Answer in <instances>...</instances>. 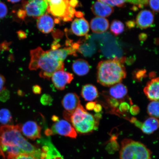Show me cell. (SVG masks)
Returning a JSON list of instances; mask_svg holds the SVG:
<instances>
[{
    "mask_svg": "<svg viewBox=\"0 0 159 159\" xmlns=\"http://www.w3.org/2000/svg\"><path fill=\"white\" fill-rule=\"evenodd\" d=\"M91 11L97 17H109L114 12V8L110 6L97 1L93 4Z\"/></svg>",
    "mask_w": 159,
    "mask_h": 159,
    "instance_id": "cell-15",
    "label": "cell"
},
{
    "mask_svg": "<svg viewBox=\"0 0 159 159\" xmlns=\"http://www.w3.org/2000/svg\"><path fill=\"white\" fill-rule=\"evenodd\" d=\"M8 1L12 3H16L18 2L21 1V0H7Z\"/></svg>",
    "mask_w": 159,
    "mask_h": 159,
    "instance_id": "cell-46",
    "label": "cell"
},
{
    "mask_svg": "<svg viewBox=\"0 0 159 159\" xmlns=\"http://www.w3.org/2000/svg\"><path fill=\"white\" fill-rule=\"evenodd\" d=\"M130 122L134 124L135 126L140 129L142 124V123L140 122L138 119L135 118H132L130 120Z\"/></svg>",
    "mask_w": 159,
    "mask_h": 159,
    "instance_id": "cell-37",
    "label": "cell"
},
{
    "mask_svg": "<svg viewBox=\"0 0 159 159\" xmlns=\"http://www.w3.org/2000/svg\"><path fill=\"white\" fill-rule=\"evenodd\" d=\"M151 9L155 12L159 11V0H148Z\"/></svg>",
    "mask_w": 159,
    "mask_h": 159,
    "instance_id": "cell-31",
    "label": "cell"
},
{
    "mask_svg": "<svg viewBox=\"0 0 159 159\" xmlns=\"http://www.w3.org/2000/svg\"><path fill=\"white\" fill-rule=\"evenodd\" d=\"M97 69V81L104 86H112L120 83L126 75L123 63L117 57L100 61Z\"/></svg>",
    "mask_w": 159,
    "mask_h": 159,
    "instance_id": "cell-3",
    "label": "cell"
},
{
    "mask_svg": "<svg viewBox=\"0 0 159 159\" xmlns=\"http://www.w3.org/2000/svg\"><path fill=\"white\" fill-rule=\"evenodd\" d=\"M71 30L75 34L78 36H81L80 32L79 29L77 19L74 20L71 24Z\"/></svg>",
    "mask_w": 159,
    "mask_h": 159,
    "instance_id": "cell-28",
    "label": "cell"
},
{
    "mask_svg": "<svg viewBox=\"0 0 159 159\" xmlns=\"http://www.w3.org/2000/svg\"><path fill=\"white\" fill-rule=\"evenodd\" d=\"M47 3L48 6L59 4L62 3L64 0H44Z\"/></svg>",
    "mask_w": 159,
    "mask_h": 159,
    "instance_id": "cell-36",
    "label": "cell"
},
{
    "mask_svg": "<svg viewBox=\"0 0 159 159\" xmlns=\"http://www.w3.org/2000/svg\"><path fill=\"white\" fill-rule=\"evenodd\" d=\"M7 12L8 9L7 5L4 3L0 2V19L5 17Z\"/></svg>",
    "mask_w": 159,
    "mask_h": 159,
    "instance_id": "cell-30",
    "label": "cell"
},
{
    "mask_svg": "<svg viewBox=\"0 0 159 159\" xmlns=\"http://www.w3.org/2000/svg\"><path fill=\"white\" fill-rule=\"evenodd\" d=\"M61 104L65 110L63 116L66 120L69 121L71 114L80 105V99L75 93H68L63 97Z\"/></svg>",
    "mask_w": 159,
    "mask_h": 159,
    "instance_id": "cell-8",
    "label": "cell"
},
{
    "mask_svg": "<svg viewBox=\"0 0 159 159\" xmlns=\"http://www.w3.org/2000/svg\"><path fill=\"white\" fill-rule=\"evenodd\" d=\"M75 16L77 17L80 18L83 17V16H84V14L81 11H76L75 13Z\"/></svg>",
    "mask_w": 159,
    "mask_h": 159,
    "instance_id": "cell-45",
    "label": "cell"
},
{
    "mask_svg": "<svg viewBox=\"0 0 159 159\" xmlns=\"http://www.w3.org/2000/svg\"><path fill=\"white\" fill-rule=\"evenodd\" d=\"M98 118L87 112L81 104L71 115L70 122L76 132L87 134L97 130L99 124Z\"/></svg>",
    "mask_w": 159,
    "mask_h": 159,
    "instance_id": "cell-4",
    "label": "cell"
},
{
    "mask_svg": "<svg viewBox=\"0 0 159 159\" xmlns=\"http://www.w3.org/2000/svg\"><path fill=\"white\" fill-rule=\"evenodd\" d=\"M18 17L21 19L24 20L26 15L25 12L23 9H20L17 12Z\"/></svg>",
    "mask_w": 159,
    "mask_h": 159,
    "instance_id": "cell-40",
    "label": "cell"
},
{
    "mask_svg": "<svg viewBox=\"0 0 159 159\" xmlns=\"http://www.w3.org/2000/svg\"><path fill=\"white\" fill-rule=\"evenodd\" d=\"M54 122L51 129L45 130V134L47 136L59 134L73 139L77 138L76 131L68 121L59 119Z\"/></svg>",
    "mask_w": 159,
    "mask_h": 159,
    "instance_id": "cell-6",
    "label": "cell"
},
{
    "mask_svg": "<svg viewBox=\"0 0 159 159\" xmlns=\"http://www.w3.org/2000/svg\"><path fill=\"white\" fill-rule=\"evenodd\" d=\"M33 91L35 94H40L42 92L41 87L39 85H35L33 87Z\"/></svg>",
    "mask_w": 159,
    "mask_h": 159,
    "instance_id": "cell-39",
    "label": "cell"
},
{
    "mask_svg": "<svg viewBox=\"0 0 159 159\" xmlns=\"http://www.w3.org/2000/svg\"><path fill=\"white\" fill-rule=\"evenodd\" d=\"M158 77L153 79L147 83L144 87V92L148 98L152 101H158L159 86Z\"/></svg>",
    "mask_w": 159,
    "mask_h": 159,
    "instance_id": "cell-14",
    "label": "cell"
},
{
    "mask_svg": "<svg viewBox=\"0 0 159 159\" xmlns=\"http://www.w3.org/2000/svg\"><path fill=\"white\" fill-rule=\"evenodd\" d=\"M125 25L122 22L115 20L112 21L110 26V31L115 36L118 35L124 31Z\"/></svg>",
    "mask_w": 159,
    "mask_h": 159,
    "instance_id": "cell-23",
    "label": "cell"
},
{
    "mask_svg": "<svg viewBox=\"0 0 159 159\" xmlns=\"http://www.w3.org/2000/svg\"><path fill=\"white\" fill-rule=\"evenodd\" d=\"M77 19L81 36L87 35L89 31V25L88 21L83 17Z\"/></svg>",
    "mask_w": 159,
    "mask_h": 159,
    "instance_id": "cell-25",
    "label": "cell"
},
{
    "mask_svg": "<svg viewBox=\"0 0 159 159\" xmlns=\"http://www.w3.org/2000/svg\"><path fill=\"white\" fill-rule=\"evenodd\" d=\"M72 68L75 74L81 76L88 74L90 70V66L88 61L84 59H79L73 63Z\"/></svg>",
    "mask_w": 159,
    "mask_h": 159,
    "instance_id": "cell-18",
    "label": "cell"
},
{
    "mask_svg": "<svg viewBox=\"0 0 159 159\" xmlns=\"http://www.w3.org/2000/svg\"><path fill=\"white\" fill-rule=\"evenodd\" d=\"M154 19V16L152 12L148 10H143L137 16V26L141 29L148 28L152 25Z\"/></svg>",
    "mask_w": 159,
    "mask_h": 159,
    "instance_id": "cell-12",
    "label": "cell"
},
{
    "mask_svg": "<svg viewBox=\"0 0 159 159\" xmlns=\"http://www.w3.org/2000/svg\"><path fill=\"white\" fill-rule=\"evenodd\" d=\"M93 110H94L95 112H100L102 110V107L100 104H96V105H95V108Z\"/></svg>",
    "mask_w": 159,
    "mask_h": 159,
    "instance_id": "cell-42",
    "label": "cell"
},
{
    "mask_svg": "<svg viewBox=\"0 0 159 159\" xmlns=\"http://www.w3.org/2000/svg\"><path fill=\"white\" fill-rule=\"evenodd\" d=\"M52 81L55 88L63 90L67 84H70L74 79V75L64 70L56 71L52 76Z\"/></svg>",
    "mask_w": 159,
    "mask_h": 159,
    "instance_id": "cell-9",
    "label": "cell"
},
{
    "mask_svg": "<svg viewBox=\"0 0 159 159\" xmlns=\"http://www.w3.org/2000/svg\"><path fill=\"white\" fill-rule=\"evenodd\" d=\"M81 95L85 100L93 101L96 99L98 95V93L96 87L91 84H87L82 87Z\"/></svg>",
    "mask_w": 159,
    "mask_h": 159,
    "instance_id": "cell-19",
    "label": "cell"
},
{
    "mask_svg": "<svg viewBox=\"0 0 159 159\" xmlns=\"http://www.w3.org/2000/svg\"><path fill=\"white\" fill-rule=\"evenodd\" d=\"M130 107L128 103L126 102H122L119 105L118 112L120 114L124 115L125 113L128 112L130 109Z\"/></svg>",
    "mask_w": 159,
    "mask_h": 159,
    "instance_id": "cell-27",
    "label": "cell"
},
{
    "mask_svg": "<svg viewBox=\"0 0 159 159\" xmlns=\"http://www.w3.org/2000/svg\"><path fill=\"white\" fill-rule=\"evenodd\" d=\"M53 99L50 95L48 94H44L41 96L40 101L43 105H50L52 102Z\"/></svg>",
    "mask_w": 159,
    "mask_h": 159,
    "instance_id": "cell-26",
    "label": "cell"
},
{
    "mask_svg": "<svg viewBox=\"0 0 159 159\" xmlns=\"http://www.w3.org/2000/svg\"><path fill=\"white\" fill-rule=\"evenodd\" d=\"M30 56L29 69L35 70L40 69L39 76L42 78L49 80L56 71L64 70L63 62L53 58L48 51H45L41 47L32 50Z\"/></svg>",
    "mask_w": 159,
    "mask_h": 159,
    "instance_id": "cell-2",
    "label": "cell"
},
{
    "mask_svg": "<svg viewBox=\"0 0 159 159\" xmlns=\"http://www.w3.org/2000/svg\"><path fill=\"white\" fill-rule=\"evenodd\" d=\"M111 7H122L127 3L138 6L139 7L143 8L148 5V0H98Z\"/></svg>",
    "mask_w": 159,
    "mask_h": 159,
    "instance_id": "cell-16",
    "label": "cell"
},
{
    "mask_svg": "<svg viewBox=\"0 0 159 159\" xmlns=\"http://www.w3.org/2000/svg\"><path fill=\"white\" fill-rule=\"evenodd\" d=\"M6 79L2 75L0 74V93L5 89V85Z\"/></svg>",
    "mask_w": 159,
    "mask_h": 159,
    "instance_id": "cell-35",
    "label": "cell"
},
{
    "mask_svg": "<svg viewBox=\"0 0 159 159\" xmlns=\"http://www.w3.org/2000/svg\"><path fill=\"white\" fill-rule=\"evenodd\" d=\"M47 3L44 0H28L24 1L23 9L28 16L38 18L47 11Z\"/></svg>",
    "mask_w": 159,
    "mask_h": 159,
    "instance_id": "cell-7",
    "label": "cell"
},
{
    "mask_svg": "<svg viewBox=\"0 0 159 159\" xmlns=\"http://www.w3.org/2000/svg\"><path fill=\"white\" fill-rule=\"evenodd\" d=\"M152 152L142 143L125 139L121 142L120 159H152Z\"/></svg>",
    "mask_w": 159,
    "mask_h": 159,
    "instance_id": "cell-5",
    "label": "cell"
},
{
    "mask_svg": "<svg viewBox=\"0 0 159 159\" xmlns=\"http://www.w3.org/2000/svg\"><path fill=\"white\" fill-rule=\"evenodd\" d=\"M18 35L19 38L21 39H24L26 37L25 33L22 31H20L18 32Z\"/></svg>",
    "mask_w": 159,
    "mask_h": 159,
    "instance_id": "cell-43",
    "label": "cell"
},
{
    "mask_svg": "<svg viewBox=\"0 0 159 159\" xmlns=\"http://www.w3.org/2000/svg\"><path fill=\"white\" fill-rule=\"evenodd\" d=\"M96 104V102L90 101V102L87 103L86 105H85V108L87 110L89 111L93 110L94 109Z\"/></svg>",
    "mask_w": 159,
    "mask_h": 159,
    "instance_id": "cell-38",
    "label": "cell"
},
{
    "mask_svg": "<svg viewBox=\"0 0 159 159\" xmlns=\"http://www.w3.org/2000/svg\"><path fill=\"white\" fill-rule=\"evenodd\" d=\"M159 122L157 119L151 117L142 123L140 129L145 134H152L158 128Z\"/></svg>",
    "mask_w": 159,
    "mask_h": 159,
    "instance_id": "cell-21",
    "label": "cell"
},
{
    "mask_svg": "<svg viewBox=\"0 0 159 159\" xmlns=\"http://www.w3.org/2000/svg\"><path fill=\"white\" fill-rule=\"evenodd\" d=\"M7 159H35L33 157L25 154H21Z\"/></svg>",
    "mask_w": 159,
    "mask_h": 159,
    "instance_id": "cell-33",
    "label": "cell"
},
{
    "mask_svg": "<svg viewBox=\"0 0 159 159\" xmlns=\"http://www.w3.org/2000/svg\"><path fill=\"white\" fill-rule=\"evenodd\" d=\"M13 122L12 116L8 109H0V123L2 125H11Z\"/></svg>",
    "mask_w": 159,
    "mask_h": 159,
    "instance_id": "cell-22",
    "label": "cell"
},
{
    "mask_svg": "<svg viewBox=\"0 0 159 159\" xmlns=\"http://www.w3.org/2000/svg\"><path fill=\"white\" fill-rule=\"evenodd\" d=\"M131 114L134 115H136L139 114L140 112V109L138 106L134 105L131 107L129 109Z\"/></svg>",
    "mask_w": 159,
    "mask_h": 159,
    "instance_id": "cell-34",
    "label": "cell"
},
{
    "mask_svg": "<svg viewBox=\"0 0 159 159\" xmlns=\"http://www.w3.org/2000/svg\"><path fill=\"white\" fill-rule=\"evenodd\" d=\"M21 125H0V156L7 159L19 154L35 159H51L41 149L30 143L23 136Z\"/></svg>",
    "mask_w": 159,
    "mask_h": 159,
    "instance_id": "cell-1",
    "label": "cell"
},
{
    "mask_svg": "<svg viewBox=\"0 0 159 159\" xmlns=\"http://www.w3.org/2000/svg\"><path fill=\"white\" fill-rule=\"evenodd\" d=\"M107 100H108V104L112 108H116L119 107V102L116 99L111 97V98H108Z\"/></svg>",
    "mask_w": 159,
    "mask_h": 159,
    "instance_id": "cell-32",
    "label": "cell"
},
{
    "mask_svg": "<svg viewBox=\"0 0 159 159\" xmlns=\"http://www.w3.org/2000/svg\"><path fill=\"white\" fill-rule=\"evenodd\" d=\"M69 3L70 7L75 8L79 5V2L78 0H69Z\"/></svg>",
    "mask_w": 159,
    "mask_h": 159,
    "instance_id": "cell-41",
    "label": "cell"
},
{
    "mask_svg": "<svg viewBox=\"0 0 159 159\" xmlns=\"http://www.w3.org/2000/svg\"><path fill=\"white\" fill-rule=\"evenodd\" d=\"M20 129L22 134L28 139L34 140L41 138V127L35 121H27L21 125Z\"/></svg>",
    "mask_w": 159,
    "mask_h": 159,
    "instance_id": "cell-10",
    "label": "cell"
},
{
    "mask_svg": "<svg viewBox=\"0 0 159 159\" xmlns=\"http://www.w3.org/2000/svg\"><path fill=\"white\" fill-rule=\"evenodd\" d=\"M126 25L129 29L132 28L135 26V23L134 21H130L127 22Z\"/></svg>",
    "mask_w": 159,
    "mask_h": 159,
    "instance_id": "cell-44",
    "label": "cell"
},
{
    "mask_svg": "<svg viewBox=\"0 0 159 159\" xmlns=\"http://www.w3.org/2000/svg\"><path fill=\"white\" fill-rule=\"evenodd\" d=\"M41 146V150L46 153L51 159H64L59 151L52 144L49 137L40 138L37 140Z\"/></svg>",
    "mask_w": 159,
    "mask_h": 159,
    "instance_id": "cell-11",
    "label": "cell"
},
{
    "mask_svg": "<svg viewBox=\"0 0 159 159\" xmlns=\"http://www.w3.org/2000/svg\"><path fill=\"white\" fill-rule=\"evenodd\" d=\"M159 104L158 101H152L148 107V114L156 119L159 118Z\"/></svg>",
    "mask_w": 159,
    "mask_h": 159,
    "instance_id": "cell-24",
    "label": "cell"
},
{
    "mask_svg": "<svg viewBox=\"0 0 159 159\" xmlns=\"http://www.w3.org/2000/svg\"><path fill=\"white\" fill-rule=\"evenodd\" d=\"M128 92L126 87L121 83L113 85L109 89V94L111 96L116 99L124 98Z\"/></svg>",
    "mask_w": 159,
    "mask_h": 159,
    "instance_id": "cell-20",
    "label": "cell"
},
{
    "mask_svg": "<svg viewBox=\"0 0 159 159\" xmlns=\"http://www.w3.org/2000/svg\"><path fill=\"white\" fill-rule=\"evenodd\" d=\"M146 70H139L135 71L134 74V78L136 80L141 81L143 78L146 76Z\"/></svg>",
    "mask_w": 159,
    "mask_h": 159,
    "instance_id": "cell-29",
    "label": "cell"
},
{
    "mask_svg": "<svg viewBox=\"0 0 159 159\" xmlns=\"http://www.w3.org/2000/svg\"><path fill=\"white\" fill-rule=\"evenodd\" d=\"M55 23V20L51 16L44 14L38 18L37 27L42 33L48 34L53 30Z\"/></svg>",
    "mask_w": 159,
    "mask_h": 159,
    "instance_id": "cell-13",
    "label": "cell"
},
{
    "mask_svg": "<svg viewBox=\"0 0 159 159\" xmlns=\"http://www.w3.org/2000/svg\"><path fill=\"white\" fill-rule=\"evenodd\" d=\"M109 22L108 19L104 17H97L91 20L90 27L93 32L102 33L109 29Z\"/></svg>",
    "mask_w": 159,
    "mask_h": 159,
    "instance_id": "cell-17",
    "label": "cell"
}]
</instances>
